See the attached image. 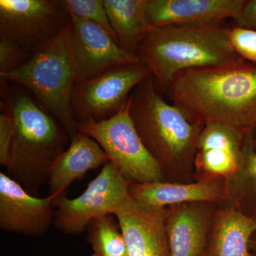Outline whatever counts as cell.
Masks as SVG:
<instances>
[{"instance_id":"7c38bea8","label":"cell","mask_w":256,"mask_h":256,"mask_svg":"<svg viewBox=\"0 0 256 256\" xmlns=\"http://www.w3.org/2000/svg\"><path fill=\"white\" fill-rule=\"evenodd\" d=\"M128 256H170L166 208L144 206L128 196L114 210Z\"/></svg>"},{"instance_id":"e0dca14e","label":"cell","mask_w":256,"mask_h":256,"mask_svg":"<svg viewBox=\"0 0 256 256\" xmlns=\"http://www.w3.org/2000/svg\"><path fill=\"white\" fill-rule=\"evenodd\" d=\"M256 232V216L228 205H218L200 256H252L250 242Z\"/></svg>"},{"instance_id":"8992f818","label":"cell","mask_w":256,"mask_h":256,"mask_svg":"<svg viewBox=\"0 0 256 256\" xmlns=\"http://www.w3.org/2000/svg\"><path fill=\"white\" fill-rule=\"evenodd\" d=\"M79 132L95 140L109 162L129 182L166 180L156 160L146 149L134 127L130 102L110 118L78 124Z\"/></svg>"},{"instance_id":"484cf974","label":"cell","mask_w":256,"mask_h":256,"mask_svg":"<svg viewBox=\"0 0 256 256\" xmlns=\"http://www.w3.org/2000/svg\"><path fill=\"white\" fill-rule=\"evenodd\" d=\"M233 20L236 26L256 31V0H246L242 11Z\"/></svg>"},{"instance_id":"4316f807","label":"cell","mask_w":256,"mask_h":256,"mask_svg":"<svg viewBox=\"0 0 256 256\" xmlns=\"http://www.w3.org/2000/svg\"><path fill=\"white\" fill-rule=\"evenodd\" d=\"M250 252L252 256H256V232L252 235L250 242Z\"/></svg>"},{"instance_id":"d6986e66","label":"cell","mask_w":256,"mask_h":256,"mask_svg":"<svg viewBox=\"0 0 256 256\" xmlns=\"http://www.w3.org/2000/svg\"><path fill=\"white\" fill-rule=\"evenodd\" d=\"M146 2L148 0H104L120 46L134 55L150 28L146 18Z\"/></svg>"},{"instance_id":"ac0fdd59","label":"cell","mask_w":256,"mask_h":256,"mask_svg":"<svg viewBox=\"0 0 256 256\" xmlns=\"http://www.w3.org/2000/svg\"><path fill=\"white\" fill-rule=\"evenodd\" d=\"M109 162L108 158L95 140L79 132L56 161L48 184V196L66 194L67 188L88 172Z\"/></svg>"},{"instance_id":"52a82bcc","label":"cell","mask_w":256,"mask_h":256,"mask_svg":"<svg viewBox=\"0 0 256 256\" xmlns=\"http://www.w3.org/2000/svg\"><path fill=\"white\" fill-rule=\"evenodd\" d=\"M150 75V69L140 62L116 67L89 80H76L70 102L77 124L112 118L126 106L133 90Z\"/></svg>"},{"instance_id":"83f0119b","label":"cell","mask_w":256,"mask_h":256,"mask_svg":"<svg viewBox=\"0 0 256 256\" xmlns=\"http://www.w3.org/2000/svg\"><path fill=\"white\" fill-rule=\"evenodd\" d=\"M252 138H254V142H255L256 148V126L255 128H254V130L252 131Z\"/></svg>"},{"instance_id":"7402d4cb","label":"cell","mask_w":256,"mask_h":256,"mask_svg":"<svg viewBox=\"0 0 256 256\" xmlns=\"http://www.w3.org/2000/svg\"><path fill=\"white\" fill-rule=\"evenodd\" d=\"M65 2L69 12L96 24L105 30L119 44L117 36L108 16L104 0H65Z\"/></svg>"},{"instance_id":"44dd1931","label":"cell","mask_w":256,"mask_h":256,"mask_svg":"<svg viewBox=\"0 0 256 256\" xmlns=\"http://www.w3.org/2000/svg\"><path fill=\"white\" fill-rule=\"evenodd\" d=\"M114 216L99 217L88 226L87 240L92 246V256L128 255L124 234Z\"/></svg>"},{"instance_id":"8fae6325","label":"cell","mask_w":256,"mask_h":256,"mask_svg":"<svg viewBox=\"0 0 256 256\" xmlns=\"http://www.w3.org/2000/svg\"><path fill=\"white\" fill-rule=\"evenodd\" d=\"M54 198H38L0 172V228L30 237L44 235L54 224Z\"/></svg>"},{"instance_id":"f1b7e54d","label":"cell","mask_w":256,"mask_h":256,"mask_svg":"<svg viewBox=\"0 0 256 256\" xmlns=\"http://www.w3.org/2000/svg\"><path fill=\"white\" fill-rule=\"evenodd\" d=\"M124 256H128V255Z\"/></svg>"},{"instance_id":"3957f363","label":"cell","mask_w":256,"mask_h":256,"mask_svg":"<svg viewBox=\"0 0 256 256\" xmlns=\"http://www.w3.org/2000/svg\"><path fill=\"white\" fill-rule=\"evenodd\" d=\"M130 114L140 137L165 178L194 174L197 142L204 126L192 122L160 95L152 75L130 96Z\"/></svg>"},{"instance_id":"6da1fadb","label":"cell","mask_w":256,"mask_h":256,"mask_svg":"<svg viewBox=\"0 0 256 256\" xmlns=\"http://www.w3.org/2000/svg\"><path fill=\"white\" fill-rule=\"evenodd\" d=\"M192 122L246 134L256 126V64L242 58L178 73L163 90Z\"/></svg>"},{"instance_id":"f546056e","label":"cell","mask_w":256,"mask_h":256,"mask_svg":"<svg viewBox=\"0 0 256 256\" xmlns=\"http://www.w3.org/2000/svg\"></svg>"},{"instance_id":"ffe728a7","label":"cell","mask_w":256,"mask_h":256,"mask_svg":"<svg viewBox=\"0 0 256 256\" xmlns=\"http://www.w3.org/2000/svg\"><path fill=\"white\" fill-rule=\"evenodd\" d=\"M226 202L248 215L256 216V148L252 132L244 138L242 164L238 171L225 180Z\"/></svg>"},{"instance_id":"7a4b0ae2","label":"cell","mask_w":256,"mask_h":256,"mask_svg":"<svg viewBox=\"0 0 256 256\" xmlns=\"http://www.w3.org/2000/svg\"><path fill=\"white\" fill-rule=\"evenodd\" d=\"M230 30L225 21L150 26L136 56L163 92L183 70L240 58L230 43Z\"/></svg>"},{"instance_id":"d4e9b609","label":"cell","mask_w":256,"mask_h":256,"mask_svg":"<svg viewBox=\"0 0 256 256\" xmlns=\"http://www.w3.org/2000/svg\"><path fill=\"white\" fill-rule=\"evenodd\" d=\"M14 134V122L12 114L4 108L0 114V164L6 168L9 161L10 148Z\"/></svg>"},{"instance_id":"9a60e30c","label":"cell","mask_w":256,"mask_h":256,"mask_svg":"<svg viewBox=\"0 0 256 256\" xmlns=\"http://www.w3.org/2000/svg\"><path fill=\"white\" fill-rule=\"evenodd\" d=\"M128 192L130 196L138 203L154 208H166L194 202L220 205L226 202L225 182L217 178L186 183L166 180L129 182Z\"/></svg>"},{"instance_id":"5b68a950","label":"cell","mask_w":256,"mask_h":256,"mask_svg":"<svg viewBox=\"0 0 256 256\" xmlns=\"http://www.w3.org/2000/svg\"><path fill=\"white\" fill-rule=\"evenodd\" d=\"M70 28L72 21L26 63L12 72L0 74V78L21 86L32 94L38 104L63 126L72 140L78 129L70 102L77 80Z\"/></svg>"},{"instance_id":"9c48e42d","label":"cell","mask_w":256,"mask_h":256,"mask_svg":"<svg viewBox=\"0 0 256 256\" xmlns=\"http://www.w3.org/2000/svg\"><path fill=\"white\" fill-rule=\"evenodd\" d=\"M128 186L129 182L108 163L78 196L54 197V225L69 235L82 233L92 220L114 214V210L130 196Z\"/></svg>"},{"instance_id":"5bb4252c","label":"cell","mask_w":256,"mask_h":256,"mask_svg":"<svg viewBox=\"0 0 256 256\" xmlns=\"http://www.w3.org/2000/svg\"><path fill=\"white\" fill-rule=\"evenodd\" d=\"M218 205L194 202L166 207L165 226L170 256H200Z\"/></svg>"},{"instance_id":"cb8c5ba5","label":"cell","mask_w":256,"mask_h":256,"mask_svg":"<svg viewBox=\"0 0 256 256\" xmlns=\"http://www.w3.org/2000/svg\"><path fill=\"white\" fill-rule=\"evenodd\" d=\"M32 56L14 42L0 38V74L18 68L30 60Z\"/></svg>"},{"instance_id":"ba28073f","label":"cell","mask_w":256,"mask_h":256,"mask_svg":"<svg viewBox=\"0 0 256 256\" xmlns=\"http://www.w3.org/2000/svg\"><path fill=\"white\" fill-rule=\"evenodd\" d=\"M72 21L65 0H0V38L33 55Z\"/></svg>"},{"instance_id":"2e32d148","label":"cell","mask_w":256,"mask_h":256,"mask_svg":"<svg viewBox=\"0 0 256 256\" xmlns=\"http://www.w3.org/2000/svg\"><path fill=\"white\" fill-rule=\"evenodd\" d=\"M246 0H148L151 28L225 21L238 16Z\"/></svg>"},{"instance_id":"603a6c76","label":"cell","mask_w":256,"mask_h":256,"mask_svg":"<svg viewBox=\"0 0 256 256\" xmlns=\"http://www.w3.org/2000/svg\"><path fill=\"white\" fill-rule=\"evenodd\" d=\"M229 38L234 50L242 58L256 64V31L234 26Z\"/></svg>"},{"instance_id":"30bf717a","label":"cell","mask_w":256,"mask_h":256,"mask_svg":"<svg viewBox=\"0 0 256 256\" xmlns=\"http://www.w3.org/2000/svg\"><path fill=\"white\" fill-rule=\"evenodd\" d=\"M70 14V46L77 80H89L116 67L140 62L96 24Z\"/></svg>"},{"instance_id":"4fadbf2b","label":"cell","mask_w":256,"mask_h":256,"mask_svg":"<svg viewBox=\"0 0 256 256\" xmlns=\"http://www.w3.org/2000/svg\"><path fill=\"white\" fill-rule=\"evenodd\" d=\"M246 134L226 124L208 122L202 128L194 160L197 180H228L240 168Z\"/></svg>"},{"instance_id":"277c9868","label":"cell","mask_w":256,"mask_h":256,"mask_svg":"<svg viewBox=\"0 0 256 256\" xmlns=\"http://www.w3.org/2000/svg\"><path fill=\"white\" fill-rule=\"evenodd\" d=\"M12 114L14 134L6 166L8 175L33 196L50 180L70 137L63 126L25 92H10L6 106Z\"/></svg>"}]
</instances>
